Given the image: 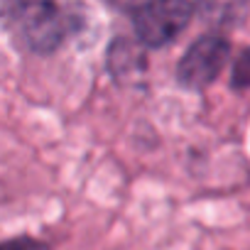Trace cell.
<instances>
[{
    "label": "cell",
    "mask_w": 250,
    "mask_h": 250,
    "mask_svg": "<svg viewBox=\"0 0 250 250\" xmlns=\"http://www.w3.org/2000/svg\"><path fill=\"white\" fill-rule=\"evenodd\" d=\"M194 5L189 0H143L135 8L133 27L145 47H167L191 22Z\"/></svg>",
    "instance_id": "1"
},
{
    "label": "cell",
    "mask_w": 250,
    "mask_h": 250,
    "mask_svg": "<svg viewBox=\"0 0 250 250\" xmlns=\"http://www.w3.org/2000/svg\"><path fill=\"white\" fill-rule=\"evenodd\" d=\"M15 22L30 49L49 54L69 35V15L57 0H20Z\"/></svg>",
    "instance_id": "2"
},
{
    "label": "cell",
    "mask_w": 250,
    "mask_h": 250,
    "mask_svg": "<svg viewBox=\"0 0 250 250\" xmlns=\"http://www.w3.org/2000/svg\"><path fill=\"white\" fill-rule=\"evenodd\" d=\"M230 54V44L218 35H206L194 42L179 62L177 79L187 88H206L223 71Z\"/></svg>",
    "instance_id": "3"
},
{
    "label": "cell",
    "mask_w": 250,
    "mask_h": 250,
    "mask_svg": "<svg viewBox=\"0 0 250 250\" xmlns=\"http://www.w3.org/2000/svg\"><path fill=\"white\" fill-rule=\"evenodd\" d=\"M196 13L216 30H233L250 15V0H196Z\"/></svg>",
    "instance_id": "4"
},
{
    "label": "cell",
    "mask_w": 250,
    "mask_h": 250,
    "mask_svg": "<svg viewBox=\"0 0 250 250\" xmlns=\"http://www.w3.org/2000/svg\"><path fill=\"white\" fill-rule=\"evenodd\" d=\"M233 86H238V88L250 86V49H245V52L235 59V66H233Z\"/></svg>",
    "instance_id": "5"
},
{
    "label": "cell",
    "mask_w": 250,
    "mask_h": 250,
    "mask_svg": "<svg viewBox=\"0 0 250 250\" xmlns=\"http://www.w3.org/2000/svg\"><path fill=\"white\" fill-rule=\"evenodd\" d=\"M20 8V0H0V27L15 20V13Z\"/></svg>",
    "instance_id": "6"
},
{
    "label": "cell",
    "mask_w": 250,
    "mask_h": 250,
    "mask_svg": "<svg viewBox=\"0 0 250 250\" xmlns=\"http://www.w3.org/2000/svg\"><path fill=\"white\" fill-rule=\"evenodd\" d=\"M0 250H37V245L30 240H13V243L0 245Z\"/></svg>",
    "instance_id": "7"
},
{
    "label": "cell",
    "mask_w": 250,
    "mask_h": 250,
    "mask_svg": "<svg viewBox=\"0 0 250 250\" xmlns=\"http://www.w3.org/2000/svg\"><path fill=\"white\" fill-rule=\"evenodd\" d=\"M108 5H115V8H130V5H138L140 0H105Z\"/></svg>",
    "instance_id": "8"
}]
</instances>
